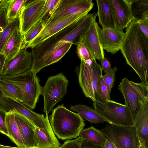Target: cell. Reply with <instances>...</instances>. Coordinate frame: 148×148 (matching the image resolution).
Instances as JSON below:
<instances>
[{
    "instance_id": "obj_6",
    "label": "cell",
    "mask_w": 148,
    "mask_h": 148,
    "mask_svg": "<svg viewBox=\"0 0 148 148\" xmlns=\"http://www.w3.org/2000/svg\"><path fill=\"white\" fill-rule=\"evenodd\" d=\"M102 75L101 66L95 58L89 65L81 61L78 72L79 83L85 96L93 102H103L99 90Z\"/></svg>"
},
{
    "instance_id": "obj_21",
    "label": "cell",
    "mask_w": 148,
    "mask_h": 148,
    "mask_svg": "<svg viewBox=\"0 0 148 148\" xmlns=\"http://www.w3.org/2000/svg\"><path fill=\"white\" fill-rule=\"evenodd\" d=\"M5 123L8 132V137L19 148L26 147L15 121L14 110L7 112Z\"/></svg>"
},
{
    "instance_id": "obj_40",
    "label": "cell",
    "mask_w": 148,
    "mask_h": 148,
    "mask_svg": "<svg viewBox=\"0 0 148 148\" xmlns=\"http://www.w3.org/2000/svg\"><path fill=\"white\" fill-rule=\"evenodd\" d=\"M99 90L102 97L103 102L110 99V97L109 95L107 87L102 78H101L99 86Z\"/></svg>"
},
{
    "instance_id": "obj_25",
    "label": "cell",
    "mask_w": 148,
    "mask_h": 148,
    "mask_svg": "<svg viewBox=\"0 0 148 148\" xmlns=\"http://www.w3.org/2000/svg\"><path fill=\"white\" fill-rule=\"evenodd\" d=\"M79 135L82 140H87L96 145H103L106 137L101 130L95 128L93 126L83 129Z\"/></svg>"
},
{
    "instance_id": "obj_47",
    "label": "cell",
    "mask_w": 148,
    "mask_h": 148,
    "mask_svg": "<svg viewBox=\"0 0 148 148\" xmlns=\"http://www.w3.org/2000/svg\"><path fill=\"white\" fill-rule=\"evenodd\" d=\"M138 148H147L139 140Z\"/></svg>"
},
{
    "instance_id": "obj_13",
    "label": "cell",
    "mask_w": 148,
    "mask_h": 148,
    "mask_svg": "<svg viewBox=\"0 0 148 148\" xmlns=\"http://www.w3.org/2000/svg\"><path fill=\"white\" fill-rule=\"evenodd\" d=\"M46 0H27L19 18V29L23 36L37 22L40 16Z\"/></svg>"
},
{
    "instance_id": "obj_50",
    "label": "cell",
    "mask_w": 148,
    "mask_h": 148,
    "mask_svg": "<svg viewBox=\"0 0 148 148\" xmlns=\"http://www.w3.org/2000/svg\"><path fill=\"white\" fill-rule=\"evenodd\" d=\"M0 148H2L0 146Z\"/></svg>"
},
{
    "instance_id": "obj_38",
    "label": "cell",
    "mask_w": 148,
    "mask_h": 148,
    "mask_svg": "<svg viewBox=\"0 0 148 148\" xmlns=\"http://www.w3.org/2000/svg\"><path fill=\"white\" fill-rule=\"evenodd\" d=\"M82 140L79 136L74 140L65 141L61 146L62 148H81Z\"/></svg>"
},
{
    "instance_id": "obj_22",
    "label": "cell",
    "mask_w": 148,
    "mask_h": 148,
    "mask_svg": "<svg viewBox=\"0 0 148 148\" xmlns=\"http://www.w3.org/2000/svg\"><path fill=\"white\" fill-rule=\"evenodd\" d=\"M134 123L139 140L148 148V106L134 120Z\"/></svg>"
},
{
    "instance_id": "obj_5",
    "label": "cell",
    "mask_w": 148,
    "mask_h": 148,
    "mask_svg": "<svg viewBox=\"0 0 148 148\" xmlns=\"http://www.w3.org/2000/svg\"><path fill=\"white\" fill-rule=\"evenodd\" d=\"M118 89L122 94L125 105L129 109L134 121L148 106V85L142 82L136 83L123 78Z\"/></svg>"
},
{
    "instance_id": "obj_4",
    "label": "cell",
    "mask_w": 148,
    "mask_h": 148,
    "mask_svg": "<svg viewBox=\"0 0 148 148\" xmlns=\"http://www.w3.org/2000/svg\"><path fill=\"white\" fill-rule=\"evenodd\" d=\"M0 79L12 84L18 89L23 104L31 109L36 108L42 89L36 73L29 70L15 75L0 76Z\"/></svg>"
},
{
    "instance_id": "obj_26",
    "label": "cell",
    "mask_w": 148,
    "mask_h": 148,
    "mask_svg": "<svg viewBox=\"0 0 148 148\" xmlns=\"http://www.w3.org/2000/svg\"><path fill=\"white\" fill-rule=\"evenodd\" d=\"M27 0H9L7 7L6 18L8 22L19 18Z\"/></svg>"
},
{
    "instance_id": "obj_27",
    "label": "cell",
    "mask_w": 148,
    "mask_h": 148,
    "mask_svg": "<svg viewBox=\"0 0 148 148\" xmlns=\"http://www.w3.org/2000/svg\"><path fill=\"white\" fill-rule=\"evenodd\" d=\"M0 90L4 97L22 103L20 92L12 84L0 79Z\"/></svg>"
},
{
    "instance_id": "obj_10",
    "label": "cell",
    "mask_w": 148,
    "mask_h": 148,
    "mask_svg": "<svg viewBox=\"0 0 148 148\" xmlns=\"http://www.w3.org/2000/svg\"><path fill=\"white\" fill-rule=\"evenodd\" d=\"M92 0H59L44 22H50L79 13H88L94 6Z\"/></svg>"
},
{
    "instance_id": "obj_37",
    "label": "cell",
    "mask_w": 148,
    "mask_h": 148,
    "mask_svg": "<svg viewBox=\"0 0 148 148\" xmlns=\"http://www.w3.org/2000/svg\"><path fill=\"white\" fill-rule=\"evenodd\" d=\"M0 108L6 112H8L13 109V107L10 99L4 97L0 90Z\"/></svg>"
},
{
    "instance_id": "obj_20",
    "label": "cell",
    "mask_w": 148,
    "mask_h": 148,
    "mask_svg": "<svg viewBox=\"0 0 148 148\" xmlns=\"http://www.w3.org/2000/svg\"><path fill=\"white\" fill-rule=\"evenodd\" d=\"M98 10L97 14L99 23L102 28L115 27V19L110 0H96Z\"/></svg>"
},
{
    "instance_id": "obj_23",
    "label": "cell",
    "mask_w": 148,
    "mask_h": 148,
    "mask_svg": "<svg viewBox=\"0 0 148 148\" xmlns=\"http://www.w3.org/2000/svg\"><path fill=\"white\" fill-rule=\"evenodd\" d=\"M70 110L77 112L83 119L90 123H97L109 122L100 115L94 109L88 106L79 104L73 106Z\"/></svg>"
},
{
    "instance_id": "obj_45",
    "label": "cell",
    "mask_w": 148,
    "mask_h": 148,
    "mask_svg": "<svg viewBox=\"0 0 148 148\" xmlns=\"http://www.w3.org/2000/svg\"><path fill=\"white\" fill-rule=\"evenodd\" d=\"M9 0H0V9L8 5Z\"/></svg>"
},
{
    "instance_id": "obj_33",
    "label": "cell",
    "mask_w": 148,
    "mask_h": 148,
    "mask_svg": "<svg viewBox=\"0 0 148 148\" xmlns=\"http://www.w3.org/2000/svg\"><path fill=\"white\" fill-rule=\"evenodd\" d=\"M117 70V68L115 66L112 68L107 73L102 76L107 87L109 95L110 97L112 89L114 84L115 79V74Z\"/></svg>"
},
{
    "instance_id": "obj_19",
    "label": "cell",
    "mask_w": 148,
    "mask_h": 148,
    "mask_svg": "<svg viewBox=\"0 0 148 148\" xmlns=\"http://www.w3.org/2000/svg\"><path fill=\"white\" fill-rule=\"evenodd\" d=\"M13 109L34 125L36 127L44 129L46 127L45 118L43 114H38L21 103L10 99Z\"/></svg>"
},
{
    "instance_id": "obj_30",
    "label": "cell",
    "mask_w": 148,
    "mask_h": 148,
    "mask_svg": "<svg viewBox=\"0 0 148 148\" xmlns=\"http://www.w3.org/2000/svg\"><path fill=\"white\" fill-rule=\"evenodd\" d=\"M73 44L66 42L51 54L45 62L42 69L60 60L68 51Z\"/></svg>"
},
{
    "instance_id": "obj_35",
    "label": "cell",
    "mask_w": 148,
    "mask_h": 148,
    "mask_svg": "<svg viewBox=\"0 0 148 148\" xmlns=\"http://www.w3.org/2000/svg\"><path fill=\"white\" fill-rule=\"evenodd\" d=\"M136 22L141 30L148 38V12L145 13L141 18Z\"/></svg>"
},
{
    "instance_id": "obj_42",
    "label": "cell",
    "mask_w": 148,
    "mask_h": 148,
    "mask_svg": "<svg viewBox=\"0 0 148 148\" xmlns=\"http://www.w3.org/2000/svg\"><path fill=\"white\" fill-rule=\"evenodd\" d=\"M101 62V67L102 71L106 74L110 71L112 69L111 65L108 60L104 58Z\"/></svg>"
},
{
    "instance_id": "obj_48",
    "label": "cell",
    "mask_w": 148,
    "mask_h": 148,
    "mask_svg": "<svg viewBox=\"0 0 148 148\" xmlns=\"http://www.w3.org/2000/svg\"><path fill=\"white\" fill-rule=\"evenodd\" d=\"M112 145L113 148H117L114 144L111 143Z\"/></svg>"
},
{
    "instance_id": "obj_28",
    "label": "cell",
    "mask_w": 148,
    "mask_h": 148,
    "mask_svg": "<svg viewBox=\"0 0 148 148\" xmlns=\"http://www.w3.org/2000/svg\"><path fill=\"white\" fill-rule=\"evenodd\" d=\"M130 1L133 19L138 21L145 13L148 12V0H130Z\"/></svg>"
},
{
    "instance_id": "obj_7",
    "label": "cell",
    "mask_w": 148,
    "mask_h": 148,
    "mask_svg": "<svg viewBox=\"0 0 148 148\" xmlns=\"http://www.w3.org/2000/svg\"><path fill=\"white\" fill-rule=\"evenodd\" d=\"M93 106L95 110L111 125L134 126L132 114L125 105L110 99L105 102L94 101Z\"/></svg>"
},
{
    "instance_id": "obj_1",
    "label": "cell",
    "mask_w": 148,
    "mask_h": 148,
    "mask_svg": "<svg viewBox=\"0 0 148 148\" xmlns=\"http://www.w3.org/2000/svg\"><path fill=\"white\" fill-rule=\"evenodd\" d=\"M97 16L94 13L88 14L32 48V60L30 70L36 74L39 72L49 56L65 43L71 42L76 45L82 39Z\"/></svg>"
},
{
    "instance_id": "obj_17",
    "label": "cell",
    "mask_w": 148,
    "mask_h": 148,
    "mask_svg": "<svg viewBox=\"0 0 148 148\" xmlns=\"http://www.w3.org/2000/svg\"><path fill=\"white\" fill-rule=\"evenodd\" d=\"M46 127L44 129L36 127L35 138L36 148H54L61 146L50 124L48 115L45 117Z\"/></svg>"
},
{
    "instance_id": "obj_3",
    "label": "cell",
    "mask_w": 148,
    "mask_h": 148,
    "mask_svg": "<svg viewBox=\"0 0 148 148\" xmlns=\"http://www.w3.org/2000/svg\"><path fill=\"white\" fill-rule=\"evenodd\" d=\"M49 117L55 135L62 140L75 138L79 136L85 124L84 120L78 113L66 108L63 104L52 110Z\"/></svg>"
},
{
    "instance_id": "obj_11",
    "label": "cell",
    "mask_w": 148,
    "mask_h": 148,
    "mask_svg": "<svg viewBox=\"0 0 148 148\" xmlns=\"http://www.w3.org/2000/svg\"><path fill=\"white\" fill-rule=\"evenodd\" d=\"M88 13H79L51 22L45 25L37 36L26 47L33 48L75 21L82 18Z\"/></svg>"
},
{
    "instance_id": "obj_31",
    "label": "cell",
    "mask_w": 148,
    "mask_h": 148,
    "mask_svg": "<svg viewBox=\"0 0 148 148\" xmlns=\"http://www.w3.org/2000/svg\"><path fill=\"white\" fill-rule=\"evenodd\" d=\"M18 28H19V18L9 22L0 35V52H1L4 46L14 30Z\"/></svg>"
},
{
    "instance_id": "obj_44",
    "label": "cell",
    "mask_w": 148,
    "mask_h": 148,
    "mask_svg": "<svg viewBox=\"0 0 148 148\" xmlns=\"http://www.w3.org/2000/svg\"><path fill=\"white\" fill-rule=\"evenodd\" d=\"M103 146L104 148H113L111 142L106 138Z\"/></svg>"
},
{
    "instance_id": "obj_12",
    "label": "cell",
    "mask_w": 148,
    "mask_h": 148,
    "mask_svg": "<svg viewBox=\"0 0 148 148\" xmlns=\"http://www.w3.org/2000/svg\"><path fill=\"white\" fill-rule=\"evenodd\" d=\"M32 60L31 52L26 49H20L14 56L6 59L0 76L15 75L29 71Z\"/></svg>"
},
{
    "instance_id": "obj_15",
    "label": "cell",
    "mask_w": 148,
    "mask_h": 148,
    "mask_svg": "<svg viewBox=\"0 0 148 148\" xmlns=\"http://www.w3.org/2000/svg\"><path fill=\"white\" fill-rule=\"evenodd\" d=\"M125 33L116 27L102 28L100 32V38L103 49L112 54L120 50Z\"/></svg>"
},
{
    "instance_id": "obj_16",
    "label": "cell",
    "mask_w": 148,
    "mask_h": 148,
    "mask_svg": "<svg viewBox=\"0 0 148 148\" xmlns=\"http://www.w3.org/2000/svg\"><path fill=\"white\" fill-rule=\"evenodd\" d=\"M110 1L114 18L115 27L123 31L133 19L130 0H110Z\"/></svg>"
},
{
    "instance_id": "obj_29",
    "label": "cell",
    "mask_w": 148,
    "mask_h": 148,
    "mask_svg": "<svg viewBox=\"0 0 148 148\" xmlns=\"http://www.w3.org/2000/svg\"><path fill=\"white\" fill-rule=\"evenodd\" d=\"M44 26V22L42 20L36 23L23 36L20 49H26L27 46L39 33Z\"/></svg>"
},
{
    "instance_id": "obj_36",
    "label": "cell",
    "mask_w": 148,
    "mask_h": 148,
    "mask_svg": "<svg viewBox=\"0 0 148 148\" xmlns=\"http://www.w3.org/2000/svg\"><path fill=\"white\" fill-rule=\"evenodd\" d=\"M8 5L0 9V35L9 23L6 18Z\"/></svg>"
},
{
    "instance_id": "obj_9",
    "label": "cell",
    "mask_w": 148,
    "mask_h": 148,
    "mask_svg": "<svg viewBox=\"0 0 148 148\" xmlns=\"http://www.w3.org/2000/svg\"><path fill=\"white\" fill-rule=\"evenodd\" d=\"M101 131L117 148H138L139 140L134 126L107 125Z\"/></svg>"
},
{
    "instance_id": "obj_14",
    "label": "cell",
    "mask_w": 148,
    "mask_h": 148,
    "mask_svg": "<svg viewBox=\"0 0 148 148\" xmlns=\"http://www.w3.org/2000/svg\"><path fill=\"white\" fill-rule=\"evenodd\" d=\"M100 29L95 19L82 40L93 58L101 61L105 57L100 38Z\"/></svg>"
},
{
    "instance_id": "obj_49",
    "label": "cell",
    "mask_w": 148,
    "mask_h": 148,
    "mask_svg": "<svg viewBox=\"0 0 148 148\" xmlns=\"http://www.w3.org/2000/svg\"><path fill=\"white\" fill-rule=\"evenodd\" d=\"M62 148V146H60V147H56V148Z\"/></svg>"
},
{
    "instance_id": "obj_18",
    "label": "cell",
    "mask_w": 148,
    "mask_h": 148,
    "mask_svg": "<svg viewBox=\"0 0 148 148\" xmlns=\"http://www.w3.org/2000/svg\"><path fill=\"white\" fill-rule=\"evenodd\" d=\"M14 118L26 147H36L35 126L14 110Z\"/></svg>"
},
{
    "instance_id": "obj_8",
    "label": "cell",
    "mask_w": 148,
    "mask_h": 148,
    "mask_svg": "<svg viewBox=\"0 0 148 148\" xmlns=\"http://www.w3.org/2000/svg\"><path fill=\"white\" fill-rule=\"evenodd\" d=\"M69 81L62 73L49 77L42 87L41 95L44 100L43 112L48 115L54 106L62 100L67 92Z\"/></svg>"
},
{
    "instance_id": "obj_46",
    "label": "cell",
    "mask_w": 148,
    "mask_h": 148,
    "mask_svg": "<svg viewBox=\"0 0 148 148\" xmlns=\"http://www.w3.org/2000/svg\"><path fill=\"white\" fill-rule=\"evenodd\" d=\"M0 146L2 148H36V147H33V148H27V147H24V148H19V147H12L11 146H5L1 145L0 144Z\"/></svg>"
},
{
    "instance_id": "obj_24",
    "label": "cell",
    "mask_w": 148,
    "mask_h": 148,
    "mask_svg": "<svg viewBox=\"0 0 148 148\" xmlns=\"http://www.w3.org/2000/svg\"><path fill=\"white\" fill-rule=\"evenodd\" d=\"M23 36L19 28L16 29L4 46L1 53L9 58L16 54L20 49Z\"/></svg>"
},
{
    "instance_id": "obj_32",
    "label": "cell",
    "mask_w": 148,
    "mask_h": 148,
    "mask_svg": "<svg viewBox=\"0 0 148 148\" xmlns=\"http://www.w3.org/2000/svg\"><path fill=\"white\" fill-rule=\"evenodd\" d=\"M82 39L76 45L77 55L81 61L84 62L88 60H92L94 58L85 47L82 41Z\"/></svg>"
},
{
    "instance_id": "obj_2",
    "label": "cell",
    "mask_w": 148,
    "mask_h": 148,
    "mask_svg": "<svg viewBox=\"0 0 148 148\" xmlns=\"http://www.w3.org/2000/svg\"><path fill=\"white\" fill-rule=\"evenodd\" d=\"M126 29L120 50L127 64L148 85V38L134 19Z\"/></svg>"
},
{
    "instance_id": "obj_34",
    "label": "cell",
    "mask_w": 148,
    "mask_h": 148,
    "mask_svg": "<svg viewBox=\"0 0 148 148\" xmlns=\"http://www.w3.org/2000/svg\"><path fill=\"white\" fill-rule=\"evenodd\" d=\"M59 1V0H46L40 16V20H42L44 21L45 18H46L44 22L48 18L51 12Z\"/></svg>"
},
{
    "instance_id": "obj_43",
    "label": "cell",
    "mask_w": 148,
    "mask_h": 148,
    "mask_svg": "<svg viewBox=\"0 0 148 148\" xmlns=\"http://www.w3.org/2000/svg\"><path fill=\"white\" fill-rule=\"evenodd\" d=\"M6 59L5 55L3 53L0 52V76Z\"/></svg>"
},
{
    "instance_id": "obj_41",
    "label": "cell",
    "mask_w": 148,
    "mask_h": 148,
    "mask_svg": "<svg viewBox=\"0 0 148 148\" xmlns=\"http://www.w3.org/2000/svg\"><path fill=\"white\" fill-rule=\"evenodd\" d=\"M81 148H104L103 145L94 144L87 140H82Z\"/></svg>"
},
{
    "instance_id": "obj_39",
    "label": "cell",
    "mask_w": 148,
    "mask_h": 148,
    "mask_svg": "<svg viewBox=\"0 0 148 148\" xmlns=\"http://www.w3.org/2000/svg\"><path fill=\"white\" fill-rule=\"evenodd\" d=\"M7 112L0 108V132L8 136V132L5 123Z\"/></svg>"
}]
</instances>
